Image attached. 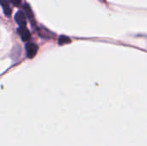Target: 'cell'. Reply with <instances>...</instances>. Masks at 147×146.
I'll list each match as a JSON object with an SVG mask.
<instances>
[{"label":"cell","instance_id":"1","mask_svg":"<svg viewBox=\"0 0 147 146\" xmlns=\"http://www.w3.org/2000/svg\"><path fill=\"white\" fill-rule=\"evenodd\" d=\"M38 52V46L34 43H30L28 42L26 44V52H27V57L29 59L34 58Z\"/></svg>","mask_w":147,"mask_h":146},{"label":"cell","instance_id":"2","mask_svg":"<svg viewBox=\"0 0 147 146\" xmlns=\"http://www.w3.org/2000/svg\"><path fill=\"white\" fill-rule=\"evenodd\" d=\"M15 20L16 22V23L22 27V26H26V23H27V18H26V15L22 11H18L16 15H15Z\"/></svg>","mask_w":147,"mask_h":146},{"label":"cell","instance_id":"3","mask_svg":"<svg viewBox=\"0 0 147 146\" xmlns=\"http://www.w3.org/2000/svg\"><path fill=\"white\" fill-rule=\"evenodd\" d=\"M18 33L19 34L21 35L22 37V40L23 41H28L30 37H31V34H30V32L26 28L25 26H22L18 28Z\"/></svg>","mask_w":147,"mask_h":146},{"label":"cell","instance_id":"4","mask_svg":"<svg viewBox=\"0 0 147 146\" xmlns=\"http://www.w3.org/2000/svg\"><path fill=\"white\" fill-rule=\"evenodd\" d=\"M1 5L3 7V12L7 16H9L11 15V9L6 0H1Z\"/></svg>","mask_w":147,"mask_h":146},{"label":"cell","instance_id":"5","mask_svg":"<svg viewBox=\"0 0 147 146\" xmlns=\"http://www.w3.org/2000/svg\"><path fill=\"white\" fill-rule=\"evenodd\" d=\"M70 42H71V40L68 37L65 36V35L60 36L59 39V45H65V44H68Z\"/></svg>","mask_w":147,"mask_h":146},{"label":"cell","instance_id":"6","mask_svg":"<svg viewBox=\"0 0 147 146\" xmlns=\"http://www.w3.org/2000/svg\"><path fill=\"white\" fill-rule=\"evenodd\" d=\"M11 1V3L15 5V6H16V7H19L20 5H21V0H10Z\"/></svg>","mask_w":147,"mask_h":146}]
</instances>
